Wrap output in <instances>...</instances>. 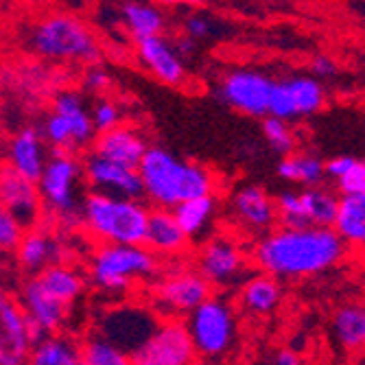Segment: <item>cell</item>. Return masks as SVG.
<instances>
[{"label":"cell","mask_w":365,"mask_h":365,"mask_svg":"<svg viewBox=\"0 0 365 365\" xmlns=\"http://www.w3.org/2000/svg\"><path fill=\"white\" fill-rule=\"evenodd\" d=\"M262 136L269 143V147L280 155H287L295 149V136L289 127V120H282L278 116H272V114L262 116Z\"/></svg>","instance_id":"cell-35"},{"label":"cell","mask_w":365,"mask_h":365,"mask_svg":"<svg viewBox=\"0 0 365 365\" xmlns=\"http://www.w3.org/2000/svg\"><path fill=\"white\" fill-rule=\"evenodd\" d=\"M333 333L337 344L348 352L365 350V307L346 304L335 313Z\"/></svg>","instance_id":"cell-31"},{"label":"cell","mask_w":365,"mask_h":365,"mask_svg":"<svg viewBox=\"0 0 365 365\" xmlns=\"http://www.w3.org/2000/svg\"><path fill=\"white\" fill-rule=\"evenodd\" d=\"M302 195V206H304V215L309 225H322V227H333L335 217H337V202L339 197L328 190L317 186H307V190L300 192Z\"/></svg>","instance_id":"cell-33"},{"label":"cell","mask_w":365,"mask_h":365,"mask_svg":"<svg viewBox=\"0 0 365 365\" xmlns=\"http://www.w3.org/2000/svg\"><path fill=\"white\" fill-rule=\"evenodd\" d=\"M143 197L155 208L173 210L180 202L215 192V175L202 164L186 162L167 149L149 147L138 164Z\"/></svg>","instance_id":"cell-2"},{"label":"cell","mask_w":365,"mask_h":365,"mask_svg":"<svg viewBox=\"0 0 365 365\" xmlns=\"http://www.w3.org/2000/svg\"><path fill=\"white\" fill-rule=\"evenodd\" d=\"M90 118H92V125H94V131H106V129H112L120 123V108L112 101V98L103 96L98 98V101L92 106L90 110Z\"/></svg>","instance_id":"cell-38"},{"label":"cell","mask_w":365,"mask_h":365,"mask_svg":"<svg viewBox=\"0 0 365 365\" xmlns=\"http://www.w3.org/2000/svg\"><path fill=\"white\" fill-rule=\"evenodd\" d=\"M173 215H175L178 223L182 225V230L188 235V239L202 237L204 232L208 230V225L212 223L215 215H217L215 192L212 195H202V197H192V199H186V202H180L173 208Z\"/></svg>","instance_id":"cell-30"},{"label":"cell","mask_w":365,"mask_h":365,"mask_svg":"<svg viewBox=\"0 0 365 365\" xmlns=\"http://www.w3.org/2000/svg\"><path fill=\"white\" fill-rule=\"evenodd\" d=\"M24 225L9 212L0 206V258L14 254L22 235H24Z\"/></svg>","instance_id":"cell-37"},{"label":"cell","mask_w":365,"mask_h":365,"mask_svg":"<svg viewBox=\"0 0 365 365\" xmlns=\"http://www.w3.org/2000/svg\"><path fill=\"white\" fill-rule=\"evenodd\" d=\"M38 276V280H40V284L53 295V297H57L59 302H63L66 307H71V304H75L79 297H81V293H83V289H86V280H83V276L77 272V269H73V267H68V264H63V262H53V264H48V267H44L40 274H36Z\"/></svg>","instance_id":"cell-28"},{"label":"cell","mask_w":365,"mask_h":365,"mask_svg":"<svg viewBox=\"0 0 365 365\" xmlns=\"http://www.w3.org/2000/svg\"><path fill=\"white\" fill-rule=\"evenodd\" d=\"M182 31L186 33L188 38H192L195 42H202V40H208L212 33H215V22L210 16L206 14H199V11H192L184 18L182 22Z\"/></svg>","instance_id":"cell-39"},{"label":"cell","mask_w":365,"mask_h":365,"mask_svg":"<svg viewBox=\"0 0 365 365\" xmlns=\"http://www.w3.org/2000/svg\"><path fill=\"white\" fill-rule=\"evenodd\" d=\"M186 330L195 346L197 361H221L235 348L237 317L232 307L221 297H206L186 313Z\"/></svg>","instance_id":"cell-6"},{"label":"cell","mask_w":365,"mask_h":365,"mask_svg":"<svg viewBox=\"0 0 365 365\" xmlns=\"http://www.w3.org/2000/svg\"><path fill=\"white\" fill-rule=\"evenodd\" d=\"M337 186L341 192H365V162L356 160L354 167L337 180Z\"/></svg>","instance_id":"cell-40"},{"label":"cell","mask_w":365,"mask_h":365,"mask_svg":"<svg viewBox=\"0 0 365 365\" xmlns=\"http://www.w3.org/2000/svg\"><path fill=\"white\" fill-rule=\"evenodd\" d=\"M235 217L252 232H269L278 223L276 202L260 186H243L232 197Z\"/></svg>","instance_id":"cell-22"},{"label":"cell","mask_w":365,"mask_h":365,"mask_svg":"<svg viewBox=\"0 0 365 365\" xmlns=\"http://www.w3.org/2000/svg\"><path fill=\"white\" fill-rule=\"evenodd\" d=\"M29 363L33 365H81V341L68 333H63V328L57 330V333H48L31 346Z\"/></svg>","instance_id":"cell-26"},{"label":"cell","mask_w":365,"mask_h":365,"mask_svg":"<svg viewBox=\"0 0 365 365\" xmlns=\"http://www.w3.org/2000/svg\"><path fill=\"white\" fill-rule=\"evenodd\" d=\"M129 356L103 335L94 333L81 341V365H127Z\"/></svg>","instance_id":"cell-34"},{"label":"cell","mask_w":365,"mask_h":365,"mask_svg":"<svg viewBox=\"0 0 365 365\" xmlns=\"http://www.w3.org/2000/svg\"><path fill=\"white\" fill-rule=\"evenodd\" d=\"M359 250H361V256H363V262H365V245H363V247H359Z\"/></svg>","instance_id":"cell-47"},{"label":"cell","mask_w":365,"mask_h":365,"mask_svg":"<svg viewBox=\"0 0 365 365\" xmlns=\"http://www.w3.org/2000/svg\"><path fill=\"white\" fill-rule=\"evenodd\" d=\"M280 300H282L280 282H278V278H274L269 274L262 272L243 282L241 304L252 315H269L272 311L278 309Z\"/></svg>","instance_id":"cell-29"},{"label":"cell","mask_w":365,"mask_h":365,"mask_svg":"<svg viewBox=\"0 0 365 365\" xmlns=\"http://www.w3.org/2000/svg\"><path fill=\"white\" fill-rule=\"evenodd\" d=\"M48 151H46V140L42 136V131L36 127H24L14 136V140L9 143V167H14L18 173H22L24 178L38 182V178L44 171V164L48 160Z\"/></svg>","instance_id":"cell-23"},{"label":"cell","mask_w":365,"mask_h":365,"mask_svg":"<svg viewBox=\"0 0 365 365\" xmlns=\"http://www.w3.org/2000/svg\"><path fill=\"white\" fill-rule=\"evenodd\" d=\"M120 24L127 29V33L134 42L151 36H160L167 31V16L160 7H155L149 0H125L120 5Z\"/></svg>","instance_id":"cell-25"},{"label":"cell","mask_w":365,"mask_h":365,"mask_svg":"<svg viewBox=\"0 0 365 365\" xmlns=\"http://www.w3.org/2000/svg\"><path fill=\"white\" fill-rule=\"evenodd\" d=\"M145 245L162 260H175L182 258L188 247L190 239L178 223L173 210L169 208H153L149 212L147 221V235H145Z\"/></svg>","instance_id":"cell-20"},{"label":"cell","mask_w":365,"mask_h":365,"mask_svg":"<svg viewBox=\"0 0 365 365\" xmlns=\"http://www.w3.org/2000/svg\"><path fill=\"white\" fill-rule=\"evenodd\" d=\"M136 57L143 68L151 73L158 81L167 86H184L186 81V61L164 33L151 38H143L136 42Z\"/></svg>","instance_id":"cell-19"},{"label":"cell","mask_w":365,"mask_h":365,"mask_svg":"<svg viewBox=\"0 0 365 365\" xmlns=\"http://www.w3.org/2000/svg\"><path fill=\"white\" fill-rule=\"evenodd\" d=\"M311 71L317 79H328V77H333L337 73V63L333 57H328V55H317L311 63Z\"/></svg>","instance_id":"cell-43"},{"label":"cell","mask_w":365,"mask_h":365,"mask_svg":"<svg viewBox=\"0 0 365 365\" xmlns=\"http://www.w3.org/2000/svg\"><path fill=\"white\" fill-rule=\"evenodd\" d=\"M151 208L140 197H118L92 190L81 199L79 223L98 243L145 245Z\"/></svg>","instance_id":"cell-3"},{"label":"cell","mask_w":365,"mask_h":365,"mask_svg":"<svg viewBox=\"0 0 365 365\" xmlns=\"http://www.w3.org/2000/svg\"><path fill=\"white\" fill-rule=\"evenodd\" d=\"M92 145H94L92 153L108 158L112 162H118V164H125V167H134V169H138L143 155L149 149L140 131L136 127H129L123 123H118L112 129L98 131Z\"/></svg>","instance_id":"cell-21"},{"label":"cell","mask_w":365,"mask_h":365,"mask_svg":"<svg viewBox=\"0 0 365 365\" xmlns=\"http://www.w3.org/2000/svg\"><path fill=\"white\" fill-rule=\"evenodd\" d=\"M0 206L9 210L24 227L38 225L44 212L38 182L18 173L9 164H0Z\"/></svg>","instance_id":"cell-17"},{"label":"cell","mask_w":365,"mask_h":365,"mask_svg":"<svg viewBox=\"0 0 365 365\" xmlns=\"http://www.w3.org/2000/svg\"><path fill=\"white\" fill-rule=\"evenodd\" d=\"M276 210H278V223L282 227H302L309 225L304 206H302V195L297 190H284L276 199Z\"/></svg>","instance_id":"cell-36"},{"label":"cell","mask_w":365,"mask_h":365,"mask_svg":"<svg viewBox=\"0 0 365 365\" xmlns=\"http://www.w3.org/2000/svg\"><path fill=\"white\" fill-rule=\"evenodd\" d=\"M24 309L9 289L0 284V365H24L31 354Z\"/></svg>","instance_id":"cell-15"},{"label":"cell","mask_w":365,"mask_h":365,"mask_svg":"<svg viewBox=\"0 0 365 365\" xmlns=\"http://www.w3.org/2000/svg\"><path fill=\"white\" fill-rule=\"evenodd\" d=\"M160 319L162 317L149 304L123 302L103 311V315L96 319L94 333L103 335L127 356H131L153 335Z\"/></svg>","instance_id":"cell-9"},{"label":"cell","mask_w":365,"mask_h":365,"mask_svg":"<svg viewBox=\"0 0 365 365\" xmlns=\"http://www.w3.org/2000/svg\"><path fill=\"white\" fill-rule=\"evenodd\" d=\"M173 46H175V51L180 53V57L186 61V59H190L195 53H197V42L192 40V38H188L186 33H182L180 38H175L173 40Z\"/></svg>","instance_id":"cell-44"},{"label":"cell","mask_w":365,"mask_h":365,"mask_svg":"<svg viewBox=\"0 0 365 365\" xmlns=\"http://www.w3.org/2000/svg\"><path fill=\"white\" fill-rule=\"evenodd\" d=\"M83 83L90 92H96V94H101L106 92L110 86H112V77L108 75V71H103L101 66H94L90 63V68L83 77Z\"/></svg>","instance_id":"cell-41"},{"label":"cell","mask_w":365,"mask_h":365,"mask_svg":"<svg viewBox=\"0 0 365 365\" xmlns=\"http://www.w3.org/2000/svg\"><path fill=\"white\" fill-rule=\"evenodd\" d=\"M333 227L346 245H365V192H341Z\"/></svg>","instance_id":"cell-27"},{"label":"cell","mask_w":365,"mask_h":365,"mask_svg":"<svg viewBox=\"0 0 365 365\" xmlns=\"http://www.w3.org/2000/svg\"><path fill=\"white\" fill-rule=\"evenodd\" d=\"M14 254H16V260H18L20 267L26 274L36 276L44 267H48V264L59 260V245H57V241L51 232L33 225V227L24 230V235H22Z\"/></svg>","instance_id":"cell-24"},{"label":"cell","mask_w":365,"mask_h":365,"mask_svg":"<svg viewBox=\"0 0 365 365\" xmlns=\"http://www.w3.org/2000/svg\"><path fill=\"white\" fill-rule=\"evenodd\" d=\"M245 254L227 237L210 239L197 254V272L212 287H232L245 274Z\"/></svg>","instance_id":"cell-16"},{"label":"cell","mask_w":365,"mask_h":365,"mask_svg":"<svg viewBox=\"0 0 365 365\" xmlns=\"http://www.w3.org/2000/svg\"><path fill=\"white\" fill-rule=\"evenodd\" d=\"M274 81L252 68H239L230 71L223 75L219 83V98L230 106L232 110H237L247 116L262 118L269 112V96H272Z\"/></svg>","instance_id":"cell-12"},{"label":"cell","mask_w":365,"mask_h":365,"mask_svg":"<svg viewBox=\"0 0 365 365\" xmlns=\"http://www.w3.org/2000/svg\"><path fill=\"white\" fill-rule=\"evenodd\" d=\"M195 361V346L180 317L160 319L153 335L129 356L134 365H192Z\"/></svg>","instance_id":"cell-11"},{"label":"cell","mask_w":365,"mask_h":365,"mask_svg":"<svg viewBox=\"0 0 365 365\" xmlns=\"http://www.w3.org/2000/svg\"><path fill=\"white\" fill-rule=\"evenodd\" d=\"M302 359L297 356L293 350H278L276 352V356H274V363H278V365H297Z\"/></svg>","instance_id":"cell-45"},{"label":"cell","mask_w":365,"mask_h":365,"mask_svg":"<svg viewBox=\"0 0 365 365\" xmlns=\"http://www.w3.org/2000/svg\"><path fill=\"white\" fill-rule=\"evenodd\" d=\"M326 103V92L322 83L313 77H293L284 81H274L269 96V112L282 120L304 118L317 114Z\"/></svg>","instance_id":"cell-13"},{"label":"cell","mask_w":365,"mask_h":365,"mask_svg":"<svg viewBox=\"0 0 365 365\" xmlns=\"http://www.w3.org/2000/svg\"><path fill=\"white\" fill-rule=\"evenodd\" d=\"M160 272L162 262L147 245L98 243L90 260L92 282L108 293H127L138 282L158 278Z\"/></svg>","instance_id":"cell-5"},{"label":"cell","mask_w":365,"mask_h":365,"mask_svg":"<svg viewBox=\"0 0 365 365\" xmlns=\"http://www.w3.org/2000/svg\"><path fill=\"white\" fill-rule=\"evenodd\" d=\"M29 46L42 59L63 63H96L101 46L92 29L73 14H51L33 26Z\"/></svg>","instance_id":"cell-4"},{"label":"cell","mask_w":365,"mask_h":365,"mask_svg":"<svg viewBox=\"0 0 365 365\" xmlns=\"http://www.w3.org/2000/svg\"><path fill=\"white\" fill-rule=\"evenodd\" d=\"M83 180L92 190L118 195V197H143V182L138 169L125 167L96 153H88L83 160Z\"/></svg>","instance_id":"cell-18"},{"label":"cell","mask_w":365,"mask_h":365,"mask_svg":"<svg viewBox=\"0 0 365 365\" xmlns=\"http://www.w3.org/2000/svg\"><path fill=\"white\" fill-rule=\"evenodd\" d=\"M354 162H356V158H352V155L333 158V160L324 162V173H326L328 178H333V180H341V178L354 167Z\"/></svg>","instance_id":"cell-42"},{"label":"cell","mask_w":365,"mask_h":365,"mask_svg":"<svg viewBox=\"0 0 365 365\" xmlns=\"http://www.w3.org/2000/svg\"><path fill=\"white\" fill-rule=\"evenodd\" d=\"M278 175L289 184L317 186L324 182V162L313 153H287L278 162Z\"/></svg>","instance_id":"cell-32"},{"label":"cell","mask_w":365,"mask_h":365,"mask_svg":"<svg viewBox=\"0 0 365 365\" xmlns=\"http://www.w3.org/2000/svg\"><path fill=\"white\" fill-rule=\"evenodd\" d=\"M40 131L53 151L68 153L86 149L96 136L90 112L77 92H61L55 96L53 110Z\"/></svg>","instance_id":"cell-8"},{"label":"cell","mask_w":365,"mask_h":365,"mask_svg":"<svg viewBox=\"0 0 365 365\" xmlns=\"http://www.w3.org/2000/svg\"><path fill=\"white\" fill-rule=\"evenodd\" d=\"M212 295V284L190 267H178L158 278L153 287L155 313L164 317H180L190 313L197 304Z\"/></svg>","instance_id":"cell-10"},{"label":"cell","mask_w":365,"mask_h":365,"mask_svg":"<svg viewBox=\"0 0 365 365\" xmlns=\"http://www.w3.org/2000/svg\"><path fill=\"white\" fill-rule=\"evenodd\" d=\"M155 3L162 7H195V5H202L204 0H155Z\"/></svg>","instance_id":"cell-46"},{"label":"cell","mask_w":365,"mask_h":365,"mask_svg":"<svg viewBox=\"0 0 365 365\" xmlns=\"http://www.w3.org/2000/svg\"><path fill=\"white\" fill-rule=\"evenodd\" d=\"M348 245L335 227L302 225L269 230L256 247L254 262L258 269L278 280L317 276L333 269L346 256Z\"/></svg>","instance_id":"cell-1"},{"label":"cell","mask_w":365,"mask_h":365,"mask_svg":"<svg viewBox=\"0 0 365 365\" xmlns=\"http://www.w3.org/2000/svg\"><path fill=\"white\" fill-rule=\"evenodd\" d=\"M83 182V162L68 151H53L38 178L44 210L55 217L77 219L81 210L79 188Z\"/></svg>","instance_id":"cell-7"},{"label":"cell","mask_w":365,"mask_h":365,"mask_svg":"<svg viewBox=\"0 0 365 365\" xmlns=\"http://www.w3.org/2000/svg\"><path fill=\"white\" fill-rule=\"evenodd\" d=\"M18 300L24 309L26 324H29V337L36 344L48 333H57L66 326L68 317V307L53 297L38 280V276H31L22 289Z\"/></svg>","instance_id":"cell-14"}]
</instances>
